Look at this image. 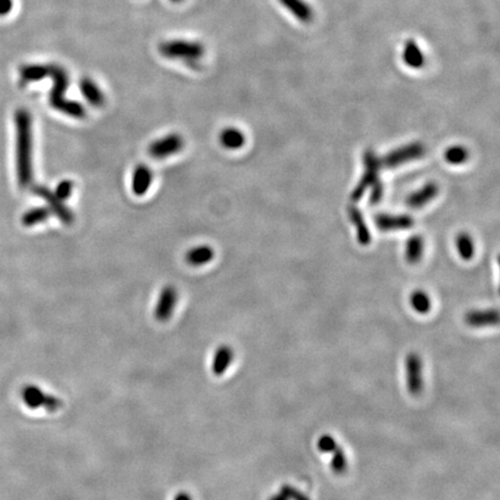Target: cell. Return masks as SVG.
I'll return each mask as SVG.
<instances>
[{
    "label": "cell",
    "instance_id": "1",
    "mask_svg": "<svg viewBox=\"0 0 500 500\" xmlns=\"http://www.w3.org/2000/svg\"><path fill=\"white\" fill-rule=\"evenodd\" d=\"M15 147H17V176L21 188H28L33 182V118L27 109L20 108L14 115Z\"/></svg>",
    "mask_w": 500,
    "mask_h": 500
},
{
    "label": "cell",
    "instance_id": "2",
    "mask_svg": "<svg viewBox=\"0 0 500 500\" xmlns=\"http://www.w3.org/2000/svg\"><path fill=\"white\" fill-rule=\"evenodd\" d=\"M47 78H51L52 88L49 95V102L52 108L67 115L69 117L83 118L86 116V110L83 104L78 101L67 100L65 97L66 90L69 88V73L62 66L57 64H49Z\"/></svg>",
    "mask_w": 500,
    "mask_h": 500
},
{
    "label": "cell",
    "instance_id": "3",
    "mask_svg": "<svg viewBox=\"0 0 500 500\" xmlns=\"http://www.w3.org/2000/svg\"><path fill=\"white\" fill-rule=\"evenodd\" d=\"M159 51L165 58L178 59L189 65H196L205 55L201 42L189 40H169L160 43Z\"/></svg>",
    "mask_w": 500,
    "mask_h": 500
},
{
    "label": "cell",
    "instance_id": "4",
    "mask_svg": "<svg viewBox=\"0 0 500 500\" xmlns=\"http://www.w3.org/2000/svg\"><path fill=\"white\" fill-rule=\"evenodd\" d=\"M380 166H381V161L378 156H375L374 153L368 152L365 156V168L366 169H365L364 177L358 183L357 187L351 194V197L353 199H359L368 187H373V191H372L373 201H378L381 198V183L378 180Z\"/></svg>",
    "mask_w": 500,
    "mask_h": 500
},
{
    "label": "cell",
    "instance_id": "5",
    "mask_svg": "<svg viewBox=\"0 0 500 500\" xmlns=\"http://www.w3.org/2000/svg\"><path fill=\"white\" fill-rule=\"evenodd\" d=\"M21 397L26 406L31 410L43 408L49 412H55L62 406V401L59 397L47 394L35 385H24L21 390Z\"/></svg>",
    "mask_w": 500,
    "mask_h": 500
},
{
    "label": "cell",
    "instance_id": "6",
    "mask_svg": "<svg viewBox=\"0 0 500 500\" xmlns=\"http://www.w3.org/2000/svg\"><path fill=\"white\" fill-rule=\"evenodd\" d=\"M406 388L412 396L422 394L424 389L423 360L419 354L411 352L406 357Z\"/></svg>",
    "mask_w": 500,
    "mask_h": 500
},
{
    "label": "cell",
    "instance_id": "7",
    "mask_svg": "<svg viewBox=\"0 0 500 500\" xmlns=\"http://www.w3.org/2000/svg\"><path fill=\"white\" fill-rule=\"evenodd\" d=\"M35 194H38V197H41L42 199H44L49 205V210L53 215H57V218L65 224V225H71L73 220H74V215L72 212L62 203V199H59L56 196L53 191L50 190L49 188L44 187V185H35L33 188Z\"/></svg>",
    "mask_w": 500,
    "mask_h": 500
},
{
    "label": "cell",
    "instance_id": "8",
    "mask_svg": "<svg viewBox=\"0 0 500 500\" xmlns=\"http://www.w3.org/2000/svg\"><path fill=\"white\" fill-rule=\"evenodd\" d=\"M183 138L178 133H169L162 138L156 139L149 145V156L153 159L162 160L176 154L183 149Z\"/></svg>",
    "mask_w": 500,
    "mask_h": 500
},
{
    "label": "cell",
    "instance_id": "9",
    "mask_svg": "<svg viewBox=\"0 0 500 500\" xmlns=\"http://www.w3.org/2000/svg\"><path fill=\"white\" fill-rule=\"evenodd\" d=\"M176 288L168 285L166 288H163L162 291L160 293L159 300L156 302V308H154V317L160 322H166L173 315L174 309L177 303Z\"/></svg>",
    "mask_w": 500,
    "mask_h": 500
},
{
    "label": "cell",
    "instance_id": "10",
    "mask_svg": "<svg viewBox=\"0 0 500 500\" xmlns=\"http://www.w3.org/2000/svg\"><path fill=\"white\" fill-rule=\"evenodd\" d=\"M423 154L424 146L419 142H413V144H410V145L404 146V147H401V149H395L392 153H389L388 156L383 159L382 163L388 168L389 167L392 168V167L399 166L402 163L418 159Z\"/></svg>",
    "mask_w": 500,
    "mask_h": 500
},
{
    "label": "cell",
    "instance_id": "11",
    "mask_svg": "<svg viewBox=\"0 0 500 500\" xmlns=\"http://www.w3.org/2000/svg\"><path fill=\"white\" fill-rule=\"evenodd\" d=\"M499 321L497 309H477L465 314V322L472 328L497 326Z\"/></svg>",
    "mask_w": 500,
    "mask_h": 500
},
{
    "label": "cell",
    "instance_id": "12",
    "mask_svg": "<svg viewBox=\"0 0 500 500\" xmlns=\"http://www.w3.org/2000/svg\"><path fill=\"white\" fill-rule=\"evenodd\" d=\"M285 10L290 12L297 20L302 24H309L314 19V12L305 0H278Z\"/></svg>",
    "mask_w": 500,
    "mask_h": 500
},
{
    "label": "cell",
    "instance_id": "13",
    "mask_svg": "<svg viewBox=\"0 0 500 500\" xmlns=\"http://www.w3.org/2000/svg\"><path fill=\"white\" fill-rule=\"evenodd\" d=\"M376 226L382 231H397L410 228L413 219L406 215H381L375 219Z\"/></svg>",
    "mask_w": 500,
    "mask_h": 500
},
{
    "label": "cell",
    "instance_id": "14",
    "mask_svg": "<svg viewBox=\"0 0 500 500\" xmlns=\"http://www.w3.org/2000/svg\"><path fill=\"white\" fill-rule=\"evenodd\" d=\"M153 181L152 170L146 165H138L132 175V191L137 196H144Z\"/></svg>",
    "mask_w": 500,
    "mask_h": 500
},
{
    "label": "cell",
    "instance_id": "15",
    "mask_svg": "<svg viewBox=\"0 0 500 500\" xmlns=\"http://www.w3.org/2000/svg\"><path fill=\"white\" fill-rule=\"evenodd\" d=\"M79 88L83 97L86 99L88 103L97 108L103 106L104 101H106L103 92L101 90L100 87L97 86L93 79H90L88 76L83 78L80 80Z\"/></svg>",
    "mask_w": 500,
    "mask_h": 500
},
{
    "label": "cell",
    "instance_id": "16",
    "mask_svg": "<svg viewBox=\"0 0 500 500\" xmlns=\"http://www.w3.org/2000/svg\"><path fill=\"white\" fill-rule=\"evenodd\" d=\"M402 59L408 67L413 69H419L425 64V57L423 51L417 44L416 41L408 40L403 47Z\"/></svg>",
    "mask_w": 500,
    "mask_h": 500
},
{
    "label": "cell",
    "instance_id": "17",
    "mask_svg": "<svg viewBox=\"0 0 500 500\" xmlns=\"http://www.w3.org/2000/svg\"><path fill=\"white\" fill-rule=\"evenodd\" d=\"M234 359V351L229 345H220L215 351L213 361H212V372L217 376L225 374L229 365Z\"/></svg>",
    "mask_w": 500,
    "mask_h": 500
},
{
    "label": "cell",
    "instance_id": "18",
    "mask_svg": "<svg viewBox=\"0 0 500 500\" xmlns=\"http://www.w3.org/2000/svg\"><path fill=\"white\" fill-rule=\"evenodd\" d=\"M438 191H439V188L437 184H425L423 188H420L419 190L415 191L408 198V205L413 208H423L425 205L428 204L433 198H435Z\"/></svg>",
    "mask_w": 500,
    "mask_h": 500
},
{
    "label": "cell",
    "instance_id": "19",
    "mask_svg": "<svg viewBox=\"0 0 500 500\" xmlns=\"http://www.w3.org/2000/svg\"><path fill=\"white\" fill-rule=\"evenodd\" d=\"M213 257H215V250L212 249L210 246L201 244V246L191 248L185 255V260L190 265L201 267V265L211 262Z\"/></svg>",
    "mask_w": 500,
    "mask_h": 500
},
{
    "label": "cell",
    "instance_id": "20",
    "mask_svg": "<svg viewBox=\"0 0 500 500\" xmlns=\"http://www.w3.org/2000/svg\"><path fill=\"white\" fill-rule=\"evenodd\" d=\"M219 140L225 149H239L244 145L246 137L242 131L236 128H226L220 132Z\"/></svg>",
    "mask_w": 500,
    "mask_h": 500
},
{
    "label": "cell",
    "instance_id": "21",
    "mask_svg": "<svg viewBox=\"0 0 500 500\" xmlns=\"http://www.w3.org/2000/svg\"><path fill=\"white\" fill-rule=\"evenodd\" d=\"M47 73H48V65H44V64H28V65L21 66L19 69L22 83L40 81V80L47 78Z\"/></svg>",
    "mask_w": 500,
    "mask_h": 500
},
{
    "label": "cell",
    "instance_id": "22",
    "mask_svg": "<svg viewBox=\"0 0 500 500\" xmlns=\"http://www.w3.org/2000/svg\"><path fill=\"white\" fill-rule=\"evenodd\" d=\"M349 215H350L351 222H354L356 227H357L359 242L361 244H368L371 241V235L368 233L367 226L365 224L360 211L357 208H354L353 205H351L350 208H349Z\"/></svg>",
    "mask_w": 500,
    "mask_h": 500
},
{
    "label": "cell",
    "instance_id": "23",
    "mask_svg": "<svg viewBox=\"0 0 500 500\" xmlns=\"http://www.w3.org/2000/svg\"><path fill=\"white\" fill-rule=\"evenodd\" d=\"M424 253V241L420 236H411L406 240V258L409 263L416 264L419 262Z\"/></svg>",
    "mask_w": 500,
    "mask_h": 500
},
{
    "label": "cell",
    "instance_id": "24",
    "mask_svg": "<svg viewBox=\"0 0 500 500\" xmlns=\"http://www.w3.org/2000/svg\"><path fill=\"white\" fill-rule=\"evenodd\" d=\"M456 249L462 260H470L475 255V243L472 236L467 233H461L456 238Z\"/></svg>",
    "mask_w": 500,
    "mask_h": 500
},
{
    "label": "cell",
    "instance_id": "25",
    "mask_svg": "<svg viewBox=\"0 0 500 500\" xmlns=\"http://www.w3.org/2000/svg\"><path fill=\"white\" fill-rule=\"evenodd\" d=\"M50 215H51V212H50L49 208H34L26 212V213L22 215L21 222L24 224V226L31 227V226L38 225V224L45 222V220L50 217Z\"/></svg>",
    "mask_w": 500,
    "mask_h": 500
},
{
    "label": "cell",
    "instance_id": "26",
    "mask_svg": "<svg viewBox=\"0 0 500 500\" xmlns=\"http://www.w3.org/2000/svg\"><path fill=\"white\" fill-rule=\"evenodd\" d=\"M410 303L412 306V308L419 314H426L430 312L431 307H432L430 297L426 292L422 291V290L413 292L410 297Z\"/></svg>",
    "mask_w": 500,
    "mask_h": 500
},
{
    "label": "cell",
    "instance_id": "27",
    "mask_svg": "<svg viewBox=\"0 0 500 500\" xmlns=\"http://www.w3.org/2000/svg\"><path fill=\"white\" fill-rule=\"evenodd\" d=\"M469 158L468 149L465 146L454 145L448 147L447 151L444 152V159L451 165H462L465 163Z\"/></svg>",
    "mask_w": 500,
    "mask_h": 500
},
{
    "label": "cell",
    "instance_id": "28",
    "mask_svg": "<svg viewBox=\"0 0 500 500\" xmlns=\"http://www.w3.org/2000/svg\"><path fill=\"white\" fill-rule=\"evenodd\" d=\"M333 458H331V469L333 472L337 475H342L344 472H347V458L345 455V451L338 446L335 451H331Z\"/></svg>",
    "mask_w": 500,
    "mask_h": 500
},
{
    "label": "cell",
    "instance_id": "29",
    "mask_svg": "<svg viewBox=\"0 0 500 500\" xmlns=\"http://www.w3.org/2000/svg\"><path fill=\"white\" fill-rule=\"evenodd\" d=\"M73 187H74V184H73L72 181H60V182L57 184V187H56L55 194L59 199L65 201V199L69 198V196L72 194Z\"/></svg>",
    "mask_w": 500,
    "mask_h": 500
},
{
    "label": "cell",
    "instance_id": "30",
    "mask_svg": "<svg viewBox=\"0 0 500 500\" xmlns=\"http://www.w3.org/2000/svg\"><path fill=\"white\" fill-rule=\"evenodd\" d=\"M317 447L322 453H331L338 447V444L335 440V438L331 437L329 434H324L317 441Z\"/></svg>",
    "mask_w": 500,
    "mask_h": 500
},
{
    "label": "cell",
    "instance_id": "31",
    "mask_svg": "<svg viewBox=\"0 0 500 500\" xmlns=\"http://www.w3.org/2000/svg\"><path fill=\"white\" fill-rule=\"evenodd\" d=\"M281 490L284 491L288 500H309L308 497L306 496L305 493H302L301 491H299L298 489H295L293 486L283 485Z\"/></svg>",
    "mask_w": 500,
    "mask_h": 500
},
{
    "label": "cell",
    "instance_id": "32",
    "mask_svg": "<svg viewBox=\"0 0 500 500\" xmlns=\"http://www.w3.org/2000/svg\"><path fill=\"white\" fill-rule=\"evenodd\" d=\"M13 0H0V17L7 15L10 13V10L13 8Z\"/></svg>",
    "mask_w": 500,
    "mask_h": 500
},
{
    "label": "cell",
    "instance_id": "33",
    "mask_svg": "<svg viewBox=\"0 0 500 500\" xmlns=\"http://www.w3.org/2000/svg\"><path fill=\"white\" fill-rule=\"evenodd\" d=\"M269 500H288V498L286 497V494H285L284 491L281 489L279 490V492L274 494Z\"/></svg>",
    "mask_w": 500,
    "mask_h": 500
},
{
    "label": "cell",
    "instance_id": "34",
    "mask_svg": "<svg viewBox=\"0 0 500 500\" xmlns=\"http://www.w3.org/2000/svg\"><path fill=\"white\" fill-rule=\"evenodd\" d=\"M174 500H192L191 499V497L188 494V493L185 492H180L178 494H176V497L174 498Z\"/></svg>",
    "mask_w": 500,
    "mask_h": 500
},
{
    "label": "cell",
    "instance_id": "35",
    "mask_svg": "<svg viewBox=\"0 0 500 500\" xmlns=\"http://www.w3.org/2000/svg\"><path fill=\"white\" fill-rule=\"evenodd\" d=\"M170 1H173V3H181L182 0H170Z\"/></svg>",
    "mask_w": 500,
    "mask_h": 500
}]
</instances>
